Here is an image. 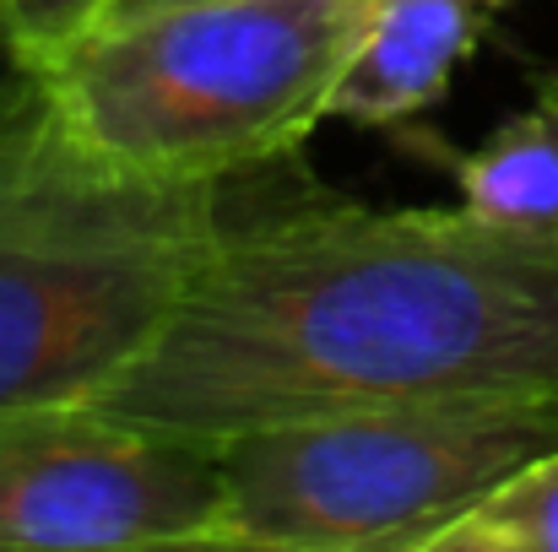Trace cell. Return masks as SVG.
Here are the masks:
<instances>
[{
  "label": "cell",
  "mask_w": 558,
  "mask_h": 552,
  "mask_svg": "<svg viewBox=\"0 0 558 552\" xmlns=\"http://www.w3.org/2000/svg\"><path fill=\"white\" fill-rule=\"evenodd\" d=\"M222 184L114 180L0 82V412L93 401L222 244Z\"/></svg>",
  "instance_id": "3"
},
{
  "label": "cell",
  "mask_w": 558,
  "mask_h": 552,
  "mask_svg": "<svg viewBox=\"0 0 558 552\" xmlns=\"http://www.w3.org/2000/svg\"><path fill=\"white\" fill-rule=\"evenodd\" d=\"M461 395H558V233L331 200L228 228L93 406L222 444Z\"/></svg>",
  "instance_id": "1"
},
{
  "label": "cell",
  "mask_w": 558,
  "mask_h": 552,
  "mask_svg": "<svg viewBox=\"0 0 558 552\" xmlns=\"http://www.w3.org/2000/svg\"><path fill=\"white\" fill-rule=\"evenodd\" d=\"M163 5H190V0H109L98 22H120V16H142V11H163Z\"/></svg>",
  "instance_id": "10"
},
{
  "label": "cell",
  "mask_w": 558,
  "mask_h": 552,
  "mask_svg": "<svg viewBox=\"0 0 558 552\" xmlns=\"http://www.w3.org/2000/svg\"><path fill=\"white\" fill-rule=\"evenodd\" d=\"M217 504V444L93 401L0 412V552L211 548Z\"/></svg>",
  "instance_id": "5"
},
{
  "label": "cell",
  "mask_w": 558,
  "mask_h": 552,
  "mask_svg": "<svg viewBox=\"0 0 558 552\" xmlns=\"http://www.w3.org/2000/svg\"><path fill=\"white\" fill-rule=\"evenodd\" d=\"M428 552H558V444L445 526Z\"/></svg>",
  "instance_id": "8"
},
{
  "label": "cell",
  "mask_w": 558,
  "mask_h": 552,
  "mask_svg": "<svg viewBox=\"0 0 558 552\" xmlns=\"http://www.w3.org/2000/svg\"><path fill=\"white\" fill-rule=\"evenodd\" d=\"M488 27L483 0H364L326 120L353 131H401L434 109Z\"/></svg>",
  "instance_id": "6"
},
{
  "label": "cell",
  "mask_w": 558,
  "mask_h": 552,
  "mask_svg": "<svg viewBox=\"0 0 558 552\" xmlns=\"http://www.w3.org/2000/svg\"><path fill=\"white\" fill-rule=\"evenodd\" d=\"M359 11L364 0H190L98 22L22 76L82 163L222 184L293 158L326 125Z\"/></svg>",
  "instance_id": "2"
},
{
  "label": "cell",
  "mask_w": 558,
  "mask_h": 552,
  "mask_svg": "<svg viewBox=\"0 0 558 552\" xmlns=\"http://www.w3.org/2000/svg\"><path fill=\"white\" fill-rule=\"evenodd\" d=\"M450 174L472 217L558 233V71L537 82L526 109L494 125L477 147L456 152Z\"/></svg>",
  "instance_id": "7"
},
{
  "label": "cell",
  "mask_w": 558,
  "mask_h": 552,
  "mask_svg": "<svg viewBox=\"0 0 558 552\" xmlns=\"http://www.w3.org/2000/svg\"><path fill=\"white\" fill-rule=\"evenodd\" d=\"M483 5H488V11H499V5H510V0H483Z\"/></svg>",
  "instance_id": "11"
},
{
  "label": "cell",
  "mask_w": 558,
  "mask_h": 552,
  "mask_svg": "<svg viewBox=\"0 0 558 552\" xmlns=\"http://www.w3.org/2000/svg\"><path fill=\"white\" fill-rule=\"evenodd\" d=\"M558 444V395H461L250 428L217 444L228 552H428Z\"/></svg>",
  "instance_id": "4"
},
{
  "label": "cell",
  "mask_w": 558,
  "mask_h": 552,
  "mask_svg": "<svg viewBox=\"0 0 558 552\" xmlns=\"http://www.w3.org/2000/svg\"><path fill=\"white\" fill-rule=\"evenodd\" d=\"M109 0H0V49L11 71H38L98 27Z\"/></svg>",
  "instance_id": "9"
}]
</instances>
